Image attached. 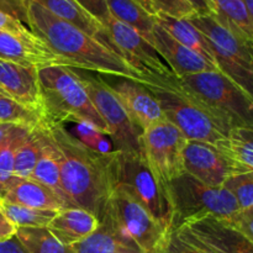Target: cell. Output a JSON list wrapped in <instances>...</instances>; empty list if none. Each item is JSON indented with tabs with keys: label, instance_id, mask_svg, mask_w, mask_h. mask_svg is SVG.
<instances>
[{
	"label": "cell",
	"instance_id": "obj_1",
	"mask_svg": "<svg viewBox=\"0 0 253 253\" xmlns=\"http://www.w3.org/2000/svg\"><path fill=\"white\" fill-rule=\"evenodd\" d=\"M43 124L58 148L64 195L72 207L91 212L100 221L116 188L118 151L108 155L95 152L77 140L62 124Z\"/></svg>",
	"mask_w": 253,
	"mask_h": 253
},
{
	"label": "cell",
	"instance_id": "obj_2",
	"mask_svg": "<svg viewBox=\"0 0 253 253\" xmlns=\"http://www.w3.org/2000/svg\"><path fill=\"white\" fill-rule=\"evenodd\" d=\"M27 26L71 68L119 77L145 84L147 76L135 71L109 47L73 25L58 19L34 0L29 1Z\"/></svg>",
	"mask_w": 253,
	"mask_h": 253
},
{
	"label": "cell",
	"instance_id": "obj_3",
	"mask_svg": "<svg viewBox=\"0 0 253 253\" xmlns=\"http://www.w3.org/2000/svg\"><path fill=\"white\" fill-rule=\"evenodd\" d=\"M37 76L43 123L62 125L86 123L108 135L105 124L94 108L76 69L54 64L39 68Z\"/></svg>",
	"mask_w": 253,
	"mask_h": 253
},
{
	"label": "cell",
	"instance_id": "obj_4",
	"mask_svg": "<svg viewBox=\"0 0 253 253\" xmlns=\"http://www.w3.org/2000/svg\"><path fill=\"white\" fill-rule=\"evenodd\" d=\"M145 86L153 94L161 106L163 118L175 126L189 141L216 145L226 137L229 131L224 123L205 110L198 101L183 93L177 77L147 76Z\"/></svg>",
	"mask_w": 253,
	"mask_h": 253
},
{
	"label": "cell",
	"instance_id": "obj_5",
	"mask_svg": "<svg viewBox=\"0 0 253 253\" xmlns=\"http://www.w3.org/2000/svg\"><path fill=\"white\" fill-rule=\"evenodd\" d=\"M177 84L227 127H253V96L220 71L183 76Z\"/></svg>",
	"mask_w": 253,
	"mask_h": 253
},
{
	"label": "cell",
	"instance_id": "obj_6",
	"mask_svg": "<svg viewBox=\"0 0 253 253\" xmlns=\"http://www.w3.org/2000/svg\"><path fill=\"white\" fill-rule=\"evenodd\" d=\"M170 205V230L202 217L212 216L230 222L240 211L235 198L222 187H210L183 173L166 185Z\"/></svg>",
	"mask_w": 253,
	"mask_h": 253
},
{
	"label": "cell",
	"instance_id": "obj_7",
	"mask_svg": "<svg viewBox=\"0 0 253 253\" xmlns=\"http://www.w3.org/2000/svg\"><path fill=\"white\" fill-rule=\"evenodd\" d=\"M187 20L207 37L217 69L253 96L252 42L230 31L212 15L194 14Z\"/></svg>",
	"mask_w": 253,
	"mask_h": 253
},
{
	"label": "cell",
	"instance_id": "obj_8",
	"mask_svg": "<svg viewBox=\"0 0 253 253\" xmlns=\"http://www.w3.org/2000/svg\"><path fill=\"white\" fill-rule=\"evenodd\" d=\"M185 136L166 119L143 130L138 137V147L152 174L161 185L184 173L183 152Z\"/></svg>",
	"mask_w": 253,
	"mask_h": 253
},
{
	"label": "cell",
	"instance_id": "obj_9",
	"mask_svg": "<svg viewBox=\"0 0 253 253\" xmlns=\"http://www.w3.org/2000/svg\"><path fill=\"white\" fill-rule=\"evenodd\" d=\"M108 211L142 253H161L169 229L157 221L125 187L116 185Z\"/></svg>",
	"mask_w": 253,
	"mask_h": 253
},
{
	"label": "cell",
	"instance_id": "obj_10",
	"mask_svg": "<svg viewBox=\"0 0 253 253\" xmlns=\"http://www.w3.org/2000/svg\"><path fill=\"white\" fill-rule=\"evenodd\" d=\"M116 185L125 187L157 221L170 230L172 211L167 190L158 183L140 152L118 151Z\"/></svg>",
	"mask_w": 253,
	"mask_h": 253
},
{
	"label": "cell",
	"instance_id": "obj_11",
	"mask_svg": "<svg viewBox=\"0 0 253 253\" xmlns=\"http://www.w3.org/2000/svg\"><path fill=\"white\" fill-rule=\"evenodd\" d=\"M76 71L94 108L105 124L114 150L120 152H140L138 137L141 132L133 126L108 82L99 77L84 74L81 69Z\"/></svg>",
	"mask_w": 253,
	"mask_h": 253
},
{
	"label": "cell",
	"instance_id": "obj_12",
	"mask_svg": "<svg viewBox=\"0 0 253 253\" xmlns=\"http://www.w3.org/2000/svg\"><path fill=\"white\" fill-rule=\"evenodd\" d=\"M104 27L110 36L114 51L135 71L143 76H174L155 47L135 30L113 16Z\"/></svg>",
	"mask_w": 253,
	"mask_h": 253
},
{
	"label": "cell",
	"instance_id": "obj_13",
	"mask_svg": "<svg viewBox=\"0 0 253 253\" xmlns=\"http://www.w3.org/2000/svg\"><path fill=\"white\" fill-rule=\"evenodd\" d=\"M179 229L211 253H253L252 240L216 217H202Z\"/></svg>",
	"mask_w": 253,
	"mask_h": 253
},
{
	"label": "cell",
	"instance_id": "obj_14",
	"mask_svg": "<svg viewBox=\"0 0 253 253\" xmlns=\"http://www.w3.org/2000/svg\"><path fill=\"white\" fill-rule=\"evenodd\" d=\"M183 163L184 173L210 187H222L227 178L236 174L214 145L200 141H187Z\"/></svg>",
	"mask_w": 253,
	"mask_h": 253
},
{
	"label": "cell",
	"instance_id": "obj_15",
	"mask_svg": "<svg viewBox=\"0 0 253 253\" xmlns=\"http://www.w3.org/2000/svg\"><path fill=\"white\" fill-rule=\"evenodd\" d=\"M108 84L140 132L165 119L158 101L143 84L119 77L114 83Z\"/></svg>",
	"mask_w": 253,
	"mask_h": 253
},
{
	"label": "cell",
	"instance_id": "obj_16",
	"mask_svg": "<svg viewBox=\"0 0 253 253\" xmlns=\"http://www.w3.org/2000/svg\"><path fill=\"white\" fill-rule=\"evenodd\" d=\"M0 59L37 69L54 64L69 67L63 59L49 51L35 34L25 37L0 31Z\"/></svg>",
	"mask_w": 253,
	"mask_h": 253
},
{
	"label": "cell",
	"instance_id": "obj_17",
	"mask_svg": "<svg viewBox=\"0 0 253 253\" xmlns=\"http://www.w3.org/2000/svg\"><path fill=\"white\" fill-rule=\"evenodd\" d=\"M0 89L20 105L42 116L37 68L0 59Z\"/></svg>",
	"mask_w": 253,
	"mask_h": 253
},
{
	"label": "cell",
	"instance_id": "obj_18",
	"mask_svg": "<svg viewBox=\"0 0 253 253\" xmlns=\"http://www.w3.org/2000/svg\"><path fill=\"white\" fill-rule=\"evenodd\" d=\"M153 47L165 59L177 78L205 71H217L204 58L173 39L156 22L152 32Z\"/></svg>",
	"mask_w": 253,
	"mask_h": 253
},
{
	"label": "cell",
	"instance_id": "obj_19",
	"mask_svg": "<svg viewBox=\"0 0 253 253\" xmlns=\"http://www.w3.org/2000/svg\"><path fill=\"white\" fill-rule=\"evenodd\" d=\"M72 249L74 253H142L118 226L108 209L95 231L72 245Z\"/></svg>",
	"mask_w": 253,
	"mask_h": 253
},
{
	"label": "cell",
	"instance_id": "obj_20",
	"mask_svg": "<svg viewBox=\"0 0 253 253\" xmlns=\"http://www.w3.org/2000/svg\"><path fill=\"white\" fill-rule=\"evenodd\" d=\"M36 132L37 138H39L40 152L31 178L43 184L44 187L49 188L64 203L67 208H72L71 203L68 202L62 189L59 152L53 137L48 127L43 123L37 124Z\"/></svg>",
	"mask_w": 253,
	"mask_h": 253
},
{
	"label": "cell",
	"instance_id": "obj_21",
	"mask_svg": "<svg viewBox=\"0 0 253 253\" xmlns=\"http://www.w3.org/2000/svg\"><path fill=\"white\" fill-rule=\"evenodd\" d=\"M34 1L41 5L56 17L73 25L84 34L98 40L111 51H114L113 42L105 27L86 10H84L76 0H34Z\"/></svg>",
	"mask_w": 253,
	"mask_h": 253
},
{
	"label": "cell",
	"instance_id": "obj_22",
	"mask_svg": "<svg viewBox=\"0 0 253 253\" xmlns=\"http://www.w3.org/2000/svg\"><path fill=\"white\" fill-rule=\"evenodd\" d=\"M1 199L39 210L59 211L67 208L49 188L32 178H12Z\"/></svg>",
	"mask_w": 253,
	"mask_h": 253
},
{
	"label": "cell",
	"instance_id": "obj_23",
	"mask_svg": "<svg viewBox=\"0 0 253 253\" xmlns=\"http://www.w3.org/2000/svg\"><path fill=\"white\" fill-rule=\"evenodd\" d=\"M99 220L81 208H64L52 219L47 229L61 244L72 246L94 232Z\"/></svg>",
	"mask_w": 253,
	"mask_h": 253
},
{
	"label": "cell",
	"instance_id": "obj_24",
	"mask_svg": "<svg viewBox=\"0 0 253 253\" xmlns=\"http://www.w3.org/2000/svg\"><path fill=\"white\" fill-rule=\"evenodd\" d=\"M253 127L241 126L229 131L226 137L215 145L235 173L253 172Z\"/></svg>",
	"mask_w": 253,
	"mask_h": 253
},
{
	"label": "cell",
	"instance_id": "obj_25",
	"mask_svg": "<svg viewBox=\"0 0 253 253\" xmlns=\"http://www.w3.org/2000/svg\"><path fill=\"white\" fill-rule=\"evenodd\" d=\"M155 21L179 43L199 54L208 63L217 69L211 47H210L207 37L187 19H175V17L167 16V15L157 14L155 15Z\"/></svg>",
	"mask_w": 253,
	"mask_h": 253
},
{
	"label": "cell",
	"instance_id": "obj_26",
	"mask_svg": "<svg viewBox=\"0 0 253 253\" xmlns=\"http://www.w3.org/2000/svg\"><path fill=\"white\" fill-rule=\"evenodd\" d=\"M214 6L212 16L237 36L253 41V16L242 0H210Z\"/></svg>",
	"mask_w": 253,
	"mask_h": 253
},
{
	"label": "cell",
	"instance_id": "obj_27",
	"mask_svg": "<svg viewBox=\"0 0 253 253\" xmlns=\"http://www.w3.org/2000/svg\"><path fill=\"white\" fill-rule=\"evenodd\" d=\"M109 12L114 19L135 30L151 44L153 43L152 32L155 16L148 14L135 0H105ZM153 46V44H152Z\"/></svg>",
	"mask_w": 253,
	"mask_h": 253
},
{
	"label": "cell",
	"instance_id": "obj_28",
	"mask_svg": "<svg viewBox=\"0 0 253 253\" xmlns=\"http://www.w3.org/2000/svg\"><path fill=\"white\" fill-rule=\"evenodd\" d=\"M15 236L27 253H74L72 246L61 244L47 227H17Z\"/></svg>",
	"mask_w": 253,
	"mask_h": 253
},
{
	"label": "cell",
	"instance_id": "obj_29",
	"mask_svg": "<svg viewBox=\"0 0 253 253\" xmlns=\"http://www.w3.org/2000/svg\"><path fill=\"white\" fill-rule=\"evenodd\" d=\"M34 126L17 124L11 132L0 142V199L14 178V158L17 148Z\"/></svg>",
	"mask_w": 253,
	"mask_h": 253
},
{
	"label": "cell",
	"instance_id": "obj_30",
	"mask_svg": "<svg viewBox=\"0 0 253 253\" xmlns=\"http://www.w3.org/2000/svg\"><path fill=\"white\" fill-rule=\"evenodd\" d=\"M0 211L16 227H47L58 211L39 210L0 199Z\"/></svg>",
	"mask_w": 253,
	"mask_h": 253
},
{
	"label": "cell",
	"instance_id": "obj_31",
	"mask_svg": "<svg viewBox=\"0 0 253 253\" xmlns=\"http://www.w3.org/2000/svg\"><path fill=\"white\" fill-rule=\"evenodd\" d=\"M39 138H37L36 126H34L15 153L14 177L31 178L37 157H39Z\"/></svg>",
	"mask_w": 253,
	"mask_h": 253
},
{
	"label": "cell",
	"instance_id": "obj_32",
	"mask_svg": "<svg viewBox=\"0 0 253 253\" xmlns=\"http://www.w3.org/2000/svg\"><path fill=\"white\" fill-rule=\"evenodd\" d=\"M42 121V116L36 111L29 110L25 106L10 98L0 89V123L21 124V125L36 126Z\"/></svg>",
	"mask_w": 253,
	"mask_h": 253
},
{
	"label": "cell",
	"instance_id": "obj_33",
	"mask_svg": "<svg viewBox=\"0 0 253 253\" xmlns=\"http://www.w3.org/2000/svg\"><path fill=\"white\" fill-rule=\"evenodd\" d=\"M222 188L235 198L240 210H253V172L232 174Z\"/></svg>",
	"mask_w": 253,
	"mask_h": 253
},
{
	"label": "cell",
	"instance_id": "obj_34",
	"mask_svg": "<svg viewBox=\"0 0 253 253\" xmlns=\"http://www.w3.org/2000/svg\"><path fill=\"white\" fill-rule=\"evenodd\" d=\"M69 132L77 140L81 141L84 146L95 151V152L108 155V153L115 151L110 137L106 133L86 123H74L73 132L72 131H69Z\"/></svg>",
	"mask_w": 253,
	"mask_h": 253
},
{
	"label": "cell",
	"instance_id": "obj_35",
	"mask_svg": "<svg viewBox=\"0 0 253 253\" xmlns=\"http://www.w3.org/2000/svg\"><path fill=\"white\" fill-rule=\"evenodd\" d=\"M161 253H211L188 236L182 229L169 230Z\"/></svg>",
	"mask_w": 253,
	"mask_h": 253
},
{
	"label": "cell",
	"instance_id": "obj_36",
	"mask_svg": "<svg viewBox=\"0 0 253 253\" xmlns=\"http://www.w3.org/2000/svg\"><path fill=\"white\" fill-rule=\"evenodd\" d=\"M153 16L157 14L167 15L175 19H189L195 14L192 5L185 0H147Z\"/></svg>",
	"mask_w": 253,
	"mask_h": 253
},
{
	"label": "cell",
	"instance_id": "obj_37",
	"mask_svg": "<svg viewBox=\"0 0 253 253\" xmlns=\"http://www.w3.org/2000/svg\"><path fill=\"white\" fill-rule=\"evenodd\" d=\"M30 0H0V11L10 15L27 26V9Z\"/></svg>",
	"mask_w": 253,
	"mask_h": 253
},
{
	"label": "cell",
	"instance_id": "obj_38",
	"mask_svg": "<svg viewBox=\"0 0 253 253\" xmlns=\"http://www.w3.org/2000/svg\"><path fill=\"white\" fill-rule=\"evenodd\" d=\"M76 1L91 16L95 17L103 26L111 17L105 0H76Z\"/></svg>",
	"mask_w": 253,
	"mask_h": 253
},
{
	"label": "cell",
	"instance_id": "obj_39",
	"mask_svg": "<svg viewBox=\"0 0 253 253\" xmlns=\"http://www.w3.org/2000/svg\"><path fill=\"white\" fill-rule=\"evenodd\" d=\"M0 31H6L11 32V34L20 35V36L29 37L34 35V32L29 29L25 24H22L19 20L14 19L10 15L4 14L0 11Z\"/></svg>",
	"mask_w": 253,
	"mask_h": 253
},
{
	"label": "cell",
	"instance_id": "obj_40",
	"mask_svg": "<svg viewBox=\"0 0 253 253\" xmlns=\"http://www.w3.org/2000/svg\"><path fill=\"white\" fill-rule=\"evenodd\" d=\"M0 253H27L16 236L0 241Z\"/></svg>",
	"mask_w": 253,
	"mask_h": 253
},
{
	"label": "cell",
	"instance_id": "obj_41",
	"mask_svg": "<svg viewBox=\"0 0 253 253\" xmlns=\"http://www.w3.org/2000/svg\"><path fill=\"white\" fill-rule=\"evenodd\" d=\"M16 229L17 227L15 225H12L4 216V214L0 211V241H4V240H9L11 237H14L15 234H16Z\"/></svg>",
	"mask_w": 253,
	"mask_h": 253
},
{
	"label": "cell",
	"instance_id": "obj_42",
	"mask_svg": "<svg viewBox=\"0 0 253 253\" xmlns=\"http://www.w3.org/2000/svg\"><path fill=\"white\" fill-rule=\"evenodd\" d=\"M192 5L197 15H212L214 14V6L210 0H185Z\"/></svg>",
	"mask_w": 253,
	"mask_h": 253
},
{
	"label": "cell",
	"instance_id": "obj_43",
	"mask_svg": "<svg viewBox=\"0 0 253 253\" xmlns=\"http://www.w3.org/2000/svg\"><path fill=\"white\" fill-rule=\"evenodd\" d=\"M17 124H11V123H0V142L9 135L12 131V128L16 126Z\"/></svg>",
	"mask_w": 253,
	"mask_h": 253
},
{
	"label": "cell",
	"instance_id": "obj_44",
	"mask_svg": "<svg viewBox=\"0 0 253 253\" xmlns=\"http://www.w3.org/2000/svg\"><path fill=\"white\" fill-rule=\"evenodd\" d=\"M135 1L137 2V4L140 5V6H142L143 9H145L146 11L148 12V14H151L153 16V11H152V9H151L150 4H148V2H147V0H135Z\"/></svg>",
	"mask_w": 253,
	"mask_h": 253
}]
</instances>
